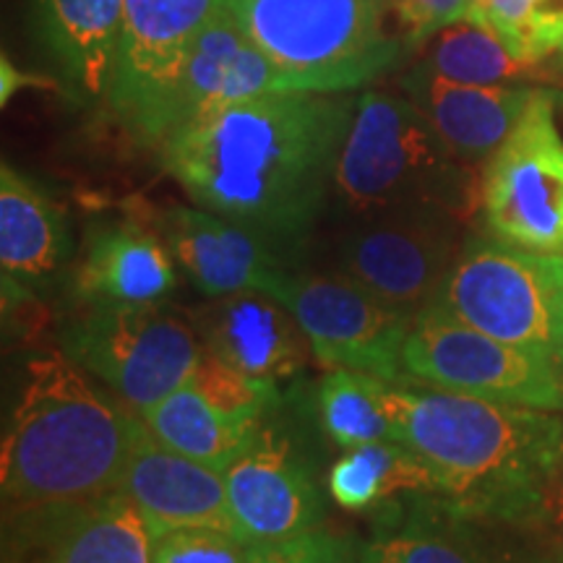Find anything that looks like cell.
Masks as SVG:
<instances>
[{"label": "cell", "mask_w": 563, "mask_h": 563, "mask_svg": "<svg viewBox=\"0 0 563 563\" xmlns=\"http://www.w3.org/2000/svg\"><path fill=\"white\" fill-rule=\"evenodd\" d=\"M357 95L274 91L224 104L159 146L165 173L196 207L249 228L282 256L327 207Z\"/></svg>", "instance_id": "obj_1"}, {"label": "cell", "mask_w": 563, "mask_h": 563, "mask_svg": "<svg viewBox=\"0 0 563 563\" xmlns=\"http://www.w3.org/2000/svg\"><path fill=\"white\" fill-rule=\"evenodd\" d=\"M391 439L431 470L428 501L464 517L543 530L548 488L563 449V415L493 402L410 376L386 386Z\"/></svg>", "instance_id": "obj_2"}, {"label": "cell", "mask_w": 563, "mask_h": 563, "mask_svg": "<svg viewBox=\"0 0 563 563\" xmlns=\"http://www.w3.org/2000/svg\"><path fill=\"white\" fill-rule=\"evenodd\" d=\"M139 412L91 384L63 350L26 361L0 449L5 509L81 504L121 490Z\"/></svg>", "instance_id": "obj_3"}, {"label": "cell", "mask_w": 563, "mask_h": 563, "mask_svg": "<svg viewBox=\"0 0 563 563\" xmlns=\"http://www.w3.org/2000/svg\"><path fill=\"white\" fill-rule=\"evenodd\" d=\"M473 173L443 144L410 97L365 89L336 162L332 209L350 222L391 214H452L475 209Z\"/></svg>", "instance_id": "obj_4"}, {"label": "cell", "mask_w": 563, "mask_h": 563, "mask_svg": "<svg viewBox=\"0 0 563 563\" xmlns=\"http://www.w3.org/2000/svg\"><path fill=\"white\" fill-rule=\"evenodd\" d=\"M245 34L298 91L347 95L382 79L407 51L391 0H228Z\"/></svg>", "instance_id": "obj_5"}, {"label": "cell", "mask_w": 563, "mask_h": 563, "mask_svg": "<svg viewBox=\"0 0 563 563\" xmlns=\"http://www.w3.org/2000/svg\"><path fill=\"white\" fill-rule=\"evenodd\" d=\"M433 302L496 340L555 361L563 340V256L490 235L467 238Z\"/></svg>", "instance_id": "obj_6"}, {"label": "cell", "mask_w": 563, "mask_h": 563, "mask_svg": "<svg viewBox=\"0 0 563 563\" xmlns=\"http://www.w3.org/2000/svg\"><path fill=\"white\" fill-rule=\"evenodd\" d=\"M63 352L125 407L144 412L203 361L191 321L157 306H84L63 329Z\"/></svg>", "instance_id": "obj_7"}, {"label": "cell", "mask_w": 563, "mask_h": 563, "mask_svg": "<svg viewBox=\"0 0 563 563\" xmlns=\"http://www.w3.org/2000/svg\"><path fill=\"white\" fill-rule=\"evenodd\" d=\"M559 91L540 89L501 146L483 162L477 203L485 230L517 249L563 256V136Z\"/></svg>", "instance_id": "obj_8"}, {"label": "cell", "mask_w": 563, "mask_h": 563, "mask_svg": "<svg viewBox=\"0 0 563 563\" xmlns=\"http://www.w3.org/2000/svg\"><path fill=\"white\" fill-rule=\"evenodd\" d=\"M405 368L435 389L563 415V371L553 357L496 340L435 302L412 321Z\"/></svg>", "instance_id": "obj_9"}, {"label": "cell", "mask_w": 563, "mask_h": 563, "mask_svg": "<svg viewBox=\"0 0 563 563\" xmlns=\"http://www.w3.org/2000/svg\"><path fill=\"white\" fill-rule=\"evenodd\" d=\"M228 0H123L108 108L139 144L159 150L165 118L196 40Z\"/></svg>", "instance_id": "obj_10"}, {"label": "cell", "mask_w": 563, "mask_h": 563, "mask_svg": "<svg viewBox=\"0 0 563 563\" xmlns=\"http://www.w3.org/2000/svg\"><path fill=\"white\" fill-rule=\"evenodd\" d=\"M462 224L433 211L352 222L336 249V272L415 321L439 298L460 256Z\"/></svg>", "instance_id": "obj_11"}, {"label": "cell", "mask_w": 563, "mask_h": 563, "mask_svg": "<svg viewBox=\"0 0 563 563\" xmlns=\"http://www.w3.org/2000/svg\"><path fill=\"white\" fill-rule=\"evenodd\" d=\"M277 300L290 308L313 357L329 371L407 382L405 344L412 321L344 274H290Z\"/></svg>", "instance_id": "obj_12"}, {"label": "cell", "mask_w": 563, "mask_h": 563, "mask_svg": "<svg viewBox=\"0 0 563 563\" xmlns=\"http://www.w3.org/2000/svg\"><path fill=\"white\" fill-rule=\"evenodd\" d=\"M277 402V386L253 382L203 355L186 384L139 418L165 446L228 470L262 435V422Z\"/></svg>", "instance_id": "obj_13"}, {"label": "cell", "mask_w": 563, "mask_h": 563, "mask_svg": "<svg viewBox=\"0 0 563 563\" xmlns=\"http://www.w3.org/2000/svg\"><path fill=\"white\" fill-rule=\"evenodd\" d=\"M3 563H152V538L123 490L81 504L5 509Z\"/></svg>", "instance_id": "obj_14"}, {"label": "cell", "mask_w": 563, "mask_h": 563, "mask_svg": "<svg viewBox=\"0 0 563 563\" xmlns=\"http://www.w3.org/2000/svg\"><path fill=\"white\" fill-rule=\"evenodd\" d=\"M141 214L203 298L235 292H269L277 298L290 277L287 258L269 241L214 211L173 203Z\"/></svg>", "instance_id": "obj_15"}, {"label": "cell", "mask_w": 563, "mask_h": 563, "mask_svg": "<svg viewBox=\"0 0 563 563\" xmlns=\"http://www.w3.org/2000/svg\"><path fill=\"white\" fill-rule=\"evenodd\" d=\"M232 530L251 545H277L319 530L321 496L311 470L279 435L262 431L222 470Z\"/></svg>", "instance_id": "obj_16"}, {"label": "cell", "mask_w": 563, "mask_h": 563, "mask_svg": "<svg viewBox=\"0 0 563 563\" xmlns=\"http://www.w3.org/2000/svg\"><path fill=\"white\" fill-rule=\"evenodd\" d=\"M532 530L540 527L464 517L420 498L410 517L373 534L361 563H563L559 545H538Z\"/></svg>", "instance_id": "obj_17"}, {"label": "cell", "mask_w": 563, "mask_h": 563, "mask_svg": "<svg viewBox=\"0 0 563 563\" xmlns=\"http://www.w3.org/2000/svg\"><path fill=\"white\" fill-rule=\"evenodd\" d=\"M188 321L207 355L253 382L277 386L313 357L298 319L269 292L207 298L188 313Z\"/></svg>", "instance_id": "obj_18"}, {"label": "cell", "mask_w": 563, "mask_h": 563, "mask_svg": "<svg viewBox=\"0 0 563 563\" xmlns=\"http://www.w3.org/2000/svg\"><path fill=\"white\" fill-rule=\"evenodd\" d=\"M121 490L139 509L152 540L196 527L235 534L222 470L165 446L141 418Z\"/></svg>", "instance_id": "obj_19"}, {"label": "cell", "mask_w": 563, "mask_h": 563, "mask_svg": "<svg viewBox=\"0 0 563 563\" xmlns=\"http://www.w3.org/2000/svg\"><path fill=\"white\" fill-rule=\"evenodd\" d=\"M274 91H298L290 76L253 42L228 5L209 21L207 30L196 40L178 87L167 108L165 144L209 112L224 104L251 100V97L274 95ZM159 144V146H162Z\"/></svg>", "instance_id": "obj_20"}, {"label": "cell", "mask_w": 563, "mask_h": 563, "mask_svg": "<svg viewBox=\"0 0 563 563\" xmlns=\"http://www.w3.org/2000/svg\"><path fill=\"white\" fill-rule=\"evenodd\" d=\"M402 95L422 110L443 144L464 165L490 157L540 95L532 84H462L415 66L399 79Z\"/></svg>", "instance_id": "obj_21"}, {"label": "cell", "mask_w": 563, "mask_h": 563, "mask_svg": "<svg viewBox=\"0 0 563 563\" xmlns=\"http://www.w3.org/2000/svg\"><path fill=\"white\" fill-rule=\"evenodd\" d=\"M84 306H157L178 287V264L144 214L89 232L76 266Z\"/></svg>", "instance_id": "obj_22"}, {"label": "cell", "mask_w": 563, "mask_h": 563, "mask_svg": "<svg viewBox=\"0 0 563 563\" xmlns=\"http://www.w3.org/2000/svg\"><path fill=\"white\" fill-rule=\"evenodd\" d=\"M70 253L63 209L11 162L0 167V272L3 306L32 298Z\"/></svg>", "instance_id": "obj_23"}, {"label": "cell", "mask_w": 563, "mask_h": 563, "mask_svg": "<svg viewBox=\"0 0 563 563\" xmlns=\"http://www.w3.org/2000/svg\"><path fill=\"white\" fill-rule=\"evenodd\" d=\"M123 30V0H32V34L79 100H104Z\"/></svg>", "instance_id": "obj_24"}, {"label": "cell", "mask_w": 563, "mask_h": 563, "mask_svg": "<svg viewBox=\"0 0 563 563\" xmlns=\"http://www.w3.org/2000/svg\"><path fill=\"white\" fill-rule=\"evenodd\" d=\"M327 488L342 509H384L402 496L433 498L431 470L412 449L399 441H376L347 449L332 464Z\"/></svg>", "instance_id": "obj_25"}, {"label": "cell", "mask_w": 563, "mask_h": 563, "mask_svg": "<svg viewBox=\"0 0 563 563\" xmlns=\"http://www.w3.org/2000/svg\"><path fill=\"white\" fill-rule=\"evenodd\" d=\"M559 55V53H555ZM525 60L514 55L504 40L488 26L460 21L446 26L422 45L418 66L433 70L443 79L462 84H538L553 81L559 74L553 58Z\"/></svg>", "instance_id": "obj_26"}, {"label": "cell", "mask_w": 563, "mask_h": 563, "mask_svg": "<svg viewBox=\"0 0 563 563\" xmlns=\"http://www.w3.org/2000/svg\"><path fill=\"white\" fill-rule=\"evenodd\" d=\"M384 378L355 371H329L319 386V418L323 431L344 452L355 446L391 439V420L386 412Z\"/></svg>", "instance_id": "obj_27"}, {"label": "cell", "mask_w": 563, "mask_h": 563, "mask_svg": "<svg viewBox=\"0 0 563 563\" xmlns=\"http://www.w3.org/2000/svg\"><path fill=\"white\" fill-rule=\"evenodd\" d=\"M256 545L224 530H175L152 540V563H253Z\"/></svg>", "instance_id": "obj_28"}, {"label": "cell", "mask_w": 563, "mask_h": 563, "mask_svg": "<svg viewBox=\"0 0 563 563\" xmlns=\"http://www.w3.org/2000/svg\"><path fill=\"white\" fill-rule=\"evenodd\" d=\"M391 19L407 51L470 19V0H391Z\"/></svg>", "instance_id": "obj_29"}, {"label": "cell", "mask_w": 563, "mask_h": 563, "mask_svg": "<svg viewBox=\"0 0 563 563\" xmlns=\"http://www.w3.org/2000/svg\"><path fill=\"white\" fill-rule=\"evenodd\" d=\"M253 563H352V555L340 538L313 530L287 543L256 545Z\"/></svg>", "instance_id": "obj_30"}, {"label": "cell", "mask_w": 563, "mask_h": 563, "mask_svg": "<svg viewBox=\"0 0 563 563\" xmlns=\"http://www.w3.org/2000/svg\"><path fill=\"white\" fill-rule=\"evenodd\" d=\"M534 3H538V0H488L481 19L483 26L496 32L498 37L504 40V45L525 60H532L530 55H527L525 37Z\"/></svg>", "instance_id": "obj_31"}, {"label": "cell", "mask_w": 563, "mask_h": 563, "mask_svg": "<svg viewBox=\"0 0 563 563\" xmlns=\"http://www.w3.org/2000/svg\"><path fill=\"white\" fill-rule=\"evenodd\" d=\"M525 47L532 60L563 53V0H538L532 5Z\"/></svg>", "instance_id": "obj_32"}, {"label": "cell", "mask_w": 563, "mask_h": 563, "mask_svg": "<svg viewBox=\"0 0 563 563\" xmlns=\"http://www.w3.org/2000/svg\"><path fill=\"white\" fill-rule=\"evenodd\" d=\"M543 530H548V534H551V543L559 545V551L563 553V449H561L559 464H555L551 488H548Z\"/></svg>", "instance_id": "obj_33"}, {"label": "cell", "mask_w": 563, "mask_h": 563, "mask_svg": "<svg viewBox=\"0 0 563 563\" xmlns=\"http://www.w3.org/2000/svg\"><path fill=\"white\" fill-rule=\"evenodd\" d=\"M40 84H45V81L37 79V76H32V74H21V70L9 60V55H3V58H0V102L3 104H9L11 97H16L19 89L40 87Z\"/></svg>", "instance_id": "obj_34"}, {"label": "cell", "mask_w": 563, "mask_h": 563, "mask_svg": "<svg viewBox=\"0 0 563 563\" xmlns=\"http://www.w3.org/2000/svg\"><path fill=\"white\" fill-rule=\"evenodd\" d=\"M485 5H488V0H470V19L467 21H475V24H481Z\"/></svg>", "instance_id": "obj_35"}, {"label": "cell", "mask_w": 563, "mask_h": 563, "mask_svg": "<svg viewBox=\"0 0 563 563\" xmlns=\"http://www.w3.org/2000/svg\"><path fill=\"white\" fill-rule=\"evenodd\" d=\"M555 361H559V365H561V371H563V340H561V347H559V357H555Z\"/></svg>", "instance_id": "obj_36"}]
</instances>
